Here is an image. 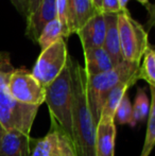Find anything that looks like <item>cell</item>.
<instances>
[{"instance_id": "obj_1", "label": "cell", "mask_w": 155, "mask_h": 156, "mask_svg": "<svg viewBox=\"0 0 155 156\" xmlns=\"http://www.w3.org/2000/svg\"><path fill=\"white\" fill-rule=\"evenodd\" d=\"M96 126L87 100L86 73L82 66L73 63L72 141L78 156H96Z\"/></svg>"}, {"instance_id": "obj_2", "label": "cell", "mask_w": 155, "mask_h": 156, "mask_svg": "<svg viewBox=\"0 0 155 156\" xmlns=\"http://www.w3.org/2000/svg\"><path fill=\"white\" fill-rule=\"evenodd\" d=\"M73 61L69 56L61 73L45 87V102L50 117L72 138Z\"/></svg>"}, {"instance_id": "obj_3", "label": "cell", "mask_w": 155, "mask_h": 156, "mask_svg": "<svg viewBox=\"0 0 155 156\" xmlns=\"http://www.w3.org/2000/svg\"><path fill=\"white\" fill-rule=\"evenodd\" d=\"M138 64L122 62L111 70L96 76H86V94L89 109L96 125L101 117L102 108L108 93L122 82L136 80Z\"/></svg>"}, {"instance_id": "obj_4", "label": "cell", "mask_w": 155, "mask_h": 156, "mask_svg": "<svg viewBox=\"0 0 155 156\" xmlns=\"http://www.w3.org/2000/svg\"><path fill=\"white\" fill-rule=\"evenodd\" d=\"M117 25L122 60L140 65L143 54L150 47L148 32L131 16L128 9L117 13Z\"/></svg>"}, {"instance_id": "obj_5", "label": "cell", "mask_w": 155, "mask_h": 156, "mask_svg": "<svg viewBox=\"0 0 155 156\" xmlns=\"http://www.w3.org/2000/svg\"><path fill=\"white\" fill-rule=\"evenodd\" d=\"M37 111L38 106L15 100L9 93L8 87L0 88V123L5 131L17 129L30 135Z\"/></svg>"}, {"instance_id": "obj_6", "label": "cell", "mask_w": 155, "mask_h": 156, "mask_svg": "<svg viewBox=\"0 0 155 156\" xmlns=\"http://www.w3.org/2000/svg\"><path fill=\"white\" fill-rule=\"evenodd\" d=\"M69 54L65 38H60L45 50H41L31 73L45 88L61 73Z\"/></svg>"}, {"instance_id": "obj_7", "label": "cell", "mask_w": 155, "mask_h": 156, "mask_svg": "<svg viewBox=\"0 0 155 156\" xmlns=\"http://www.w3.org/2000/svg\"><path fill=\"white\" fill-rule=\"evenodd\" d=\"M30 156H78L72 138L51 118L47 135L32 140Z\"/></svg>"}, {"instance_id": "obj_8", "label": "cell", "mask_w": 155, "mask_h": 156, "mask_svg": "<svg viewBox=\"0 0 155 156\" xmlns=\"http://www.w3.org/2000/svg\"><path fill=\"white\" fill-rule=\"evenodd\" d=\"M11 96L23 104L41 106L45 102V88L25 68L14 69L8 83Z\"/></svg>"}, {"instance_id": "obj_9", "label": "cell", "mask_w": 155, "mask_h": 156, "mask_svg": "<svg viewBox=\"0 0 155 156\" xmlns=\"http://www.w3.org/2000/svg\"><path fill=\"white\" fill-rule=\"evenodd\" d=\"M106 32V23L104 14L96 12L77 31L84 50L103 47Z\"/></svg>"}, {"instance_id": "obj_10", "label": "cell", "mask_w": 155, "mask_h": 156, "mask_svg": "<svg viewBox=\"0 0 155 156\" xmlns=\"http://www.w3.org/2000/svg\"><path fill=\"white\" fill-rule=\"evenodd\" d=\"M56 18L55 0H41L37 10L27 18L26 35L34 43L48 23Z\"/></svg>"}, {"instance_id": "obj_11", "label": "cell", "mask_w": 155, "mask_h": 156, "mask_svg": "<svg viewBox=\"0 0 155 156\" xmlns=\"http://www.w3.org/2000/svg\"><path fill=\"white\" fill-rule=\"evenodd\" d=\"M32 140L29 134L9 129L0 138V156H30Z\"/></svg>"}, {"instance_id": "obj_12", "label": "cell", "mask_w": 155, "mask_h": 156, "mask_svg": "<svg viewBox=\"0 0 155 156\" xmlns=\"http://www.w3.org/2000/svg\"><path fill=\"white\" fill-rule=\"evenodd\" d=\"M116 124L114 120L100 119L96 126V156H115Z\"/></svg>"}, {"instance_id": "obj_13", "label": "cell", "mask_w": 155, "mask_h": 156, "mask_svg": "<svg viewBox=\"0 0 155 156\" xmlns=\"http://www.w3.org/2000/svg\"><path fill=\"white\" fill-rule=\"evenodd\" d=\"M85 67L84 71L87 76H96L114 68L115 64L103 47L84 50Z\"/></svg>"}, {"instance_id": "obj_14", "label": "cell", "mask_w": 155, "mask_h": 156, "mask_svg": "<svg viewBox=\"0 0 155 156\" xmlns=\"http://www.w3.org/2000/svg\"><path fill=\"white\" fill-rule=\"evenodd\" d=\"M69 15V30L70 33L77 31L95 14L97 11L93 8L91 0H67Z\"/></svg>"}, {"instance_id": "obj_15", "label": "cell", "mask_w": 155, "mask_h": 156, "mask_svg": "<svg viewBox=\"0 0 155 156\" xmlns=\"http://www.w3.org/2000/svg\"><path fill=\"white\" fill-rule=\"evenodd\" d=\"M106 23V32L104 38L103 48L111 56L115 65H119L123 62L120 51L119 34H118L117 14H104Z\"/></svg>"}, {"instance_id": "obj_16", "label": "cell", "mask_w": 155, "mask_h": 156, "mask_svg": "<svg viewBox=\"0 0 155 156\" xmlns=\"http://www.w3.org/2000/svg\"><path fill=\"white\" fill-rule=\"evenodd\" d=\"M136 82H137L136 80H130V81H126V82H122L120 84H118L117 86H115L108 93L107 97L105 99V102H104L103 108H102L100 119L114 120L115 113H116V109L118 105H119L120 101L122 100L124 94H126L128 89L131 86H133Z\"/></svg>"}, {"instance_id": "obj_17", "label": "cell", "mask_w": 155, "mask_h": 156, "mask_svg": "<svg viewBox=\"0 0 155 156\" xmlns=\"http://www.w3.org/2000/svg\"><path fill=\"white\" fill-rule=\"evenodd\" d=\"M60 38H65L64 28H63L62 23H60V20L55 18L50 23H48L46 27L41 30L36 43L38 44L41 50H45L46 48H48L50 45L55 43Z\"/></svg>"}, {"instance_id": "obj_18", "label": "cell", "mask_w": 155, "mask_h": 156, "mask_svg": "<svg viewBox=\"0 0 155 156\" xmlns=\"http://www.w3.org/2000/svg\"><path fill=\"white\" fill-rule=\"evenodd\" d=\"M137 71L138 80H145L150 87H155V51L151 45L143 56Z\"/></svg>"}, {"instance_id": "obj_19", "label": "cell", "mask_w": 155, "mask_h": 156, "mask_svg": "<svg viewBox=\"0 0 155 156\" xmlns=\"http://www.w3.org/2000/svg\"><path fill=\"white\" fill-rule=\"evenodd\" d=\"M155 87H150L151 90V105L147 121V133H146L145 144L143 147L140 156H149L155 144Z\"/></svg>"}, {"instance_id": "obj_20", "label": "cell", "mask_w": 155, "mask_h": 156, "mask_svg": "<svg viewBox=\"0 0 155 156\" xmlns=\"http://www.w3.org/2000/svg\"><path fill=\"white\" fill-rule=\"evenodd\" d=\"M151 101L148 98V94L143 88H138L135 97L134 105H132L133 111V126L148 118L150 112Z\"/></svg>"}, {"instance_id": "obj_21", "label": "cell", "mask_w": 155, "mask_h": 156, "mask_svg": "<svg viewBox=\"0 0 155 156\" xmlns=\"http://www.w3.org/2000/svg\"><path fill=\"white\" fill-rule=\"evenodd\" d=\"M114 121L115 124H130L131 126H133L132 103H131L128 94H124L122 100L120 101L116 113H115Z\"/></svg>"}, {"instance_id": "obj_22", "label": "cell", "mask_w": 155, "mask_h": 156, "mask_svg": "<svg viewBox=\"0 0 155 156\" xmlns=\"http://www.w3.org/2000/svg\"><path fill=\"white\" fill-rule=\"evenodd\" d=\"M56 5V18L63 25L65 33V38L71 35L69 30V15H68V2L67 0H55Z\"/></svg>"}, {"instance_id": "obj_23", "label": "cell", "mask_w": 155, "mask_h": 156, "mask_svg": "<svg viewBox=\"0 0 155 156\" xmlns=\"http://www.w3.org/2000/svg\"><path fill=\"white\" fill-rule=\"evenodd\" d=\"M14 68L12 67V64L10 63L9 58H0V88L8 87V83L10 80V76L12 74Z\"/></svg>"}, {"instance_id": "obj_24", "label": "cell", "mask_w": 155, "mask_h": 156, "mask_svg": "<svg viewBox=\"0 0 155 156\" xmlns=\"http://www.w3.org/2000/svg\"><path fill=\"white\" fill-rule=\"evenodd\" d=\"M120 11L118 0H102L101 12L103 14H117Z\"/></svg>"}, {"instance_id": "obj_25", "label": "cell", "mask_w": 155, "mask_h": 156, "mask_svg": "<svg viewBox=\"0 0 155 156\" xmlns=\"http://www.w3.org/2000/svg\"><path fill=\"white\" fill-rule=\"evenodd\" d=\"M12 4L15 6L17 12L21 15V16H26L27 15V6H28V0H10Z\"/></svg>"}, {"instance_id": "obj_26", "label": "cell", "mask_w": 155, "mask_h": 156, "mask_svg": "<svg viewBox=\"0 0 155 156\" xmlns=\"http://www.w3.org/2000/svg\"><path fill=\"white\" fill-rule=\"evenodd\" d=\"M41 0H28V6H27V15H26V18L30 17L36 10H37L39 3H41Z\"/></svg>"}, {"instance_id": "obj_27", "label": "cell", "mask_w": 155, "mask_h": 156, "mask_svg": "<svg viewBox=\"0 0 155 156\" xmlns=\"http://www.w3.org/2000/svg\"><path fill=\"white\" fill-rule=\"evenodd\" d=\"M129 1H130V0H118V2H119V6H120V9H121V11L126 10V4H128ZM136 1H138L139 3L143 4V5H146V6L151 5V4H150V2H149V0H136Z\"/></svg>"}, {"instance_id": "obj_28", "label": "cell", "mask_w": 155, "mask_h": 156, "mask_svg": "<svg viewBox=\"0 0 155 156\" xmlns=\"http://www.w3.org/2000/svg\"><path fill=\"white\" fill-rule=\"evenodd\" d=\"M91 2H93V8L96 9V11H97V12H101L102 0H91Z\"/></svg>"}, {"instance_id": "obj_29", "label": "cell", "mask_w": 155, "mask_h": 156, "mask_svg": "<svg viewBox=\"0 0 155 156\" xmlns=\"http://www.w3.org/2000/svg\"><path fill=\"white\" fill-rule=\"evenodd\" d=\"M4 133H5V129H4V127L2 126V124L0 123V138L2 137V135H3Z\"/></svg>"}]
</instances>
